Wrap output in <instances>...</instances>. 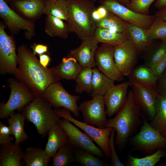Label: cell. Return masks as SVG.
I'll return each mask as SVG.
<instances>
[{"mask_svg": "<svg viewBox=\"0 0 166 166\" xmlns=\"http://www.w3.org/2000/svg\"><path fill=\"white\" fill-rule=\"evenodd\" d=\"M17 54L18 66L14 76L27 85L36 97L42 96L50 84L59 81L54 67H43L26 46L18 48Z\"/></svg>", "mask_w": 166, "mask_h": 166, "instance_id": "6da1fadb", "label": "cell"}, {"mask_svg": "<svg viewBox=\"0 0 166 166\" xmlns=\"http://www.w3.org/2000/svg\"><path fill=\"white\" fill-rule=\"evenodd\" d=\"M69 32L76 34L81 39L94 36L96 22L92 17L96 8L93 0H66Z\"/></svg>", "mask_w": 166, "mask_h": 166, "instance_id": "7a4b0ae2", "label": "cell"}, {"mask_svg": "<svg viewBox=\"0 0 166 166\" xmlns=\"http://www.w3.org/2000/svg\"><path fill=\"white\" fill-rule=\"evenodd\" d=\"M141 112L135 104L132 91L128 93L125 105L114 118L108 121L106 127L114 128L117 133L116 144L123 147L137 127Z\"/></svg>", "mask_w": 166, "mask_h": 166, "instance_id": "3957f363", "label": "cell"}, {"mask_svg": "<svg viewBox=\"0 0 166 166\" xmlns=\"http://www.w3.org/2000/svg\"><path fill=\"white\" fill-rule=\"evenodd\" d=\"M43 97H36L22 110L26 119L35 126L39 134L44 138L49 129L58 124L60 117Z\"/></svg>", "mask_w": 166, "mask_h": 166, "instance_id": "277c9868", "label": "cell"}, {"mask_svg": "<svg viewBox=\"0 0 166 166\" xmlns=\"http://www.w3.org/2000/svg\"><path fill=\"white\" fill-rule=\"evenodd\" d=\"M10 89L7 101L0 104V118H8L15 110H22L36 97L31 90L17 79L10 77L7 80Z\"/></svg>", "mask_w": 166, "mask_h": 166, "instance_id": "5b68a950", "label": "cell"}, {"mask_svg": "<svg viewBox=\"0 0 166 166\" xmlns=\"http://www.w3.org/2000/svg\"><path fill=\"white\" fill-rule=\"evenodd\" d=\"M143 124L139 132L131 140L134 149L151 154L158 149L166 148V138L153 128L141 114Z\"/></svg>", "mask_w": 166, "mask_h": 166, "instance_id": "8992f818", "label": "cell"}, {"mask_svg": "<svg viewBox=\"0 0 166 166\" xmlns=\"http://www.w3.org/2000/svg\"><path fill=\"white\" fill-rule=\"evenodd\" d=\"M54 110L59 117L68 120L82 130L98 145L105 156L108 159L110 158L111 153L109 145V139L112 128H96L84 122L79 121L73 118L70 111L65 108L55 109Z\"/></svg>", "mask_w": 166, "mask_h": 166, "instance_id": "52a82bcc", "label": "cell"}, {"mask_svg": "<svg viewBox=\"0 0 166 166\" xmlns=\"http://www.w3.org/2000/svg\"><path fill=\"white\" fill-rule=\"evenodd\" d=\"M42 97L55 109L61 107L65 108L71 112L75 117L79 116L77 101L80 97L69 94L60 81L50 84L46 89Z\"/></svg>", "mask_w": 166, "mask_h": 166, "instance_id": "ba28073f", "label": "cell"}, {"mask_svg": "<svg viewBox=\"0 0 166 166\" xmlns=\"http://www.w3.org/2000/svg\"><path fill=\"white\" fill-rule=\"evenodd\" d=\"M71 122L62 118L58 123L66 132L68 142L70 146L72 148L89 151L100 158L104 157L105 156L102 150L94 144L90 137Z\"/></svg>", "mask_w": 166, "mask_h": 166, "instance_id": "9c48e42d", "label": "cell"}, {"mask_svg": "<svg viewBox=\"0 0 166 166\" xmlns=\"http://www.w3.org/2000/svg\"><path fill=\"white\" fill-rule=\"evenodd\" d=\"M92 98L91 100L83 101L78 106L79 111L83 115V122L100 128H105L108 120L104 96L97 95Z\"/></svg>", "mask_w": 166, "mask_h": 166, "instance_id": "30bf717a", "label": "cell"}, {"mask_svg": "<svg viewBox=\"0 0 166 166\" xmlns=\"http://www.w3.org/2000/svg\"><path fill=\"white\" fill-rule=\"evenodd\" d=\"M102 4L109 12L124 21L148 29L155 18V15L141 14L129 9L121 4L116 0H104Z\"/></svg>", "mask_w": 166, "mask_h": 166, "instance_id": "8fae6325", "label": "cell"}, {"mask_svg": "<svg viewBox=\"0 0 166 166\" xmlns=\"http://www.w3.org/2000/svg\"><path fill=\"white\" fill-rule=\"evenodd\" d=\"M18 54L11 37L6 33L4 26H0V73L14 75L17 67Z\"/></svg>", "mask_w": 166, "mask_h": 166, "instance_id": "7c38bea8", "label": "cell"}, {"mask_svg": "<svg viewBox=\"0 0 166 166\" xmlns=\"http://www.w3.org/2000/svg\"><path fill=\"white\" fill-rule=\"evenodd\" d=\"M113 47L102 43L96 51L95 59L97 68L102 73L114 81L120 82L124 77L115 62Z\"/></svg>", "mask_w": 166, "mask_h": 166, "instance_id": "4fadbf2b", "label": "cell"}, {"mask_svg": "<svg viewBox=\"0 0 166 166\" xmlns=\"http://www.w3.org/2000/svg\"><path fill=\"white\" fill-rule=\"evenodd\" d=\"M139 51L130 39L114 46L115 62L124 76H128L134 68Z\"/></svg>", "mask_w": 166, "mask_h": 166, "instance_id": "5bb4252c", "label": "cell"}, {"mask_svg": "<svg viewBox=\"0 0 166 166\" xmlns=\"http://www.w3.org/2000/svg\"><path fill=\"white\" fill-rule=\"evenodd\" d=\"M134 102L141 112L150 119L154 117L158 93L154 87L137 84L132 86Z\"/></svg>", "mask_w": 166, "mask_h": 166, "instance_id": "9a60e30c", "label": "cell"}, {"mask_svg": "<svg viewBox=\"0 0 166 166\" xmlns=\"http://www.w3.org/2000/svg\"><path fill=\"white\" fill-rule=\"evenodd\" d=\"M129 85L128 81L114 85L104 96L106 112L108 117L118 113L125 105L127 100Z\"/></svg>", "mask_w": 166, "mask_h": 166, "instance_id": "2e32d148", "label": "cell"}, {"mask_svg": "<svg viewBox=\"0 0 166 166\" xmlns=\"http://www.w3.org/2000/svg\"><path fill=\"white\" fill-rule=\"evenodd\" d=\"M81 40L80 45L76 49H72L70 53L83 68L96 67L95 54L98 47V43L94 36H87Z\"/></svg>", "mask_w": 166, "mask_h": 166, "instance_id": "e0dca14e", "label": "cell"}, {"mask_svg": "<svg viewBox=\"0 0 166 166\" xmlns=\"http://www.w3.org/2000/svg\"><path fill=\"white\" fill-rule=\"evenodd\" d=\"M0 15L11 29L15 30L22 29L27 31L28 35H31L33 33V24L24 19L15 13L4 0H0Z\"/></svg>", "mask_w": 166, "mask_h": 166, "instance_id": "ac0fdd59", "label": "cell"}, {"mask_svg": "<svg viewBox=\"0 0 166 166\" xmlns=\"http://www.w3.org/2000/svg\"><path fill=\"white\" fill-rule=\"evenodd\" d=\"M12 142L0 147V166H22L24 151L20 145Z\"/></svg>", "mask_w": 166, "mask_h": 166, "instance_id": "d6986e66", "label": "cell"}, {"mask_svg": "<svg viewBox=\"0 0 166 166\" xmlns=\"http://www.w3.org/2000/svg\"><path fill=\"white\" fill-rule=\"evenodd\" d=\"M54 68L59 80L65 79L76 81L83 68L70 53L63 57L60 63Z\"/></svg>", "mask_w": 166, "mask_h": 166, "instance_id": "ffe728a7", "label": "cell"}, {"mask_svg": "<svg viewBox=\"0 0 166 166\" xmlns=\"http://www.w3.org/2000/svg\"><path fill=\"white\" fill-rule=\"evenodd\" d=\"M128 76L130 86L137 84L155 88L159 79L151 69L145 65L134 68Z\"/></svg>", "mask_w": 166, "mask_h": 166, "instance_id": "44dd1931", "label": "cell"}, {"mask_svg": "<svg viewBox=\"0 0 166 166\" xmlns=\"http://www.w3.org/2000/svg\"><path fill=\"white\" fill-rule=\"evenodd\" d=\"M48 140L44 150L47 155L52 157L58 150L68 142L67 134L58 124L49 129Z\"/></svg>", "mask_w": 166, "mask_h": 166, "instance_id": "7402d4cb", "label": "cell"}, {"mask_svg": "<svg viewBox=\"0 0 166 166\" xmlns=\"http://www.w3.org/2000/svg\"><path fill=\"white\" fill-rule=\"evenodd\" d=\"M114 81L102 73L97 68H93L90 96L92 97L97 95L104 96L115 85Z\"/></svg>", "mask_w": 166, "mask_h": 166, "instance_id": "603a6c76", "label": "cell"}, {"mask_svg": "<svg viewBox=\"0 0 166 166\" xmlns=\"http://www.w3.org/2000/svg\"><path fill=\"white\" fill-rule=\"evenodd\" d=\"M50 158L44 149L30 147L24 151L22 160L26 166H47L49 163Z\"/></svg>", "mask_w": 166, "mask_h": 166, "instance_id": "cb8c5ba5", "label": "cell"}, {"mask_svg": "<svg viewBox=\"0 0 166 166\" xmlns=\"http://www.w3.org/2000/svg\"><path fill=\"white\" fill-rule=\"evenodd\" d=\"M26 118L22 113H12L8 118L11 134L14 137L15 142L17 144L23 143L27 140L29 136L24 129Z\"/></svg>", "mask_w": 166, "mask_h": 166, "instance_id": "d4e9b609", "label": "cell"}, {"mask_svg": "<svg viewBox=\"0 0 166 166\" xmlns=\"http://www.w3.org/2000/svg\"><path fill=\"white\" fill-rule=\"evenodd\" d=\"M155 130L162 134L166 131V96L158 94L155 113L149 123Z\"/></svg>", "mask_w": 166, "mask_h": 166, "instance_id": "484cf974", "label": "cell"}, {"mask_svg": "<svg viewBox=\"0 0 166 166\" xmlns=\"http://www.w3.org/2000/svg\"><path fill=\"white\" fill-rule=\"evenodd\" d=\"M94 37L98 43L114 46L130 39L128 34L120 33L109 30L97 27Z\"/></svg>", "mask_w": 166, "mask_h": 166, "instance_id": "4316f807", "label": "cell"}, {"mask_svg": "<svg viewBox=\"0 0 166 166\" xmlns=\"http://www.w3.org/2000/svg\"><path fill=\"white\" fill-rule=\"evenodd\" d=\"M63 20L50 15L46 19L45 31L49 35L66 39L70 33L68 24Z\"/></svg>", "mask_w": 166, "mask_h": 166, "instance_id": "83f0119b", "label": "cell"}, {"mask_svg": "<svg viewBox=\"0 0 166 166\" xmlns=\"http://www.w3.org/2000/svg\"><path fill=\"white\" fill-rule=\"evenodd\" d=\"M127 25L130 39L139 51L144 49L152 42L147 35L146 29L128 22Z\"/></svg>", "mask_w": 166, "mask_h": 166, "instance_id": "f1b7e54d", "label": "cell"}, {"mask_svg": "<svg viewBox=\"0 0 166 166\" xmlns=\"http://www.w3.org/2000/svg\"><path fill=\"white\" fill-rule=\"evenodd\" d=\"M45 0H18L15 2L17 8L26 16L35 17L43 13Z\"/></svg>", "mask_w": 166, "mask_h": 166, "instance_id": "f546056e", "label": "cell"}, {"mask_svg": "<svg viewBox=\"0 0 166 166\" xmlns=\"http://www.w3.org/2000/svg\"><path fill=\"white\" fill-rule=\"evenodd\" d=\"M43 13L67 21L68 14L66 0H45Z\"/></svg>", "mask_w": 166, "mask_h": 166, "instance_id": "4dcf8cb0", "label": "cell"}, {"mask_svg": "<svg viewBox=\"0 0 166 166\" xmlns=\"http://www.w3.org/2000/svg\"><path fill=\"white\" fill-rule=\"evenodd\" d=\"M96 27L118 33L128 34L127 22L109 11L105 18L96 22Z\"/></svg>", "mask_w": 166, "mask_h": 166, "instance_id": "1f68e13d", "label": "cell"}, {"mask_svg": "<svg viewBox=\"0 0 166 166\" xmlns=\"http://www.w3.org/2000/svg\"><path fill=\"white\" fill-rule=\"evenodd\" d=\"M75 162L83 166H109L108 163L102 160L92 153L83 149L72 148Z\"/></svg>", "mask_w": 166, "mask_h": 166, "instance_id": "d6a6232c", "label": "cell"}, {"mask_svg": "<svg viewBox=\"0 0 166 166\" xmlns=\"http://www.w3.org/2000/svg\"><path fill=\"white\" fill-rule=\"evenodd\" d=\"M52 158L53 166H67L75 162L72 147L68 142L61 147Z\"/></svg>", "mask_w": 166, "mask_h": 166, "instance_id": "836d02e7", "label": "cell"}, {"mask_svg": "<svg viewBox=\"0 0 166 166\" xmlns=\"http://www.w3.org/2000/svg\"><path fill=\"white\" fill-rule=\"evenodd\" d=\"M166 156L164 149H158L154 153L146 156L138 158L129 155L128 165L129 166H154L164 157Z\"/></svg>", "mask_w": 166, "mask_h": 166, "instance_id": "e575fe53", "label": "cell"}, {"mask_svg": "<svg viewBox=\"0 0 166 166\" xmlns=\"http://www.w3.org/2000/svg\"><path fill=\"white\" fill-rule=\"evenodd\" d=\"M93 68L90 67L83 68L79 73L76 80L75 91L81 94L83 92L90 94L92 90Z\"/></svg>", "mask_w": 166, "mask_h": 166, "instance_id": "d590c367", "label": "cell"}, {"mask_svg": "<svg viewBox=\"0 0 166 166\" xmlns=\"http://www.w3.org/2000/svg\"><path fill=\"white\" fill-rule=\"evenodd\" d=\"M146 32L152 41L156 39H162L166 37V22L155 16L151 26L146 29Z\"/></svg>", "mask_w": 166, "mask_h": 166, "instance_id": "8d00e7d4", "label": "cell"}, {"mask_svg": "<svg viewBox=\"0 0 166 166\" xmlns=\"http://www.w3.org/2000/svg\"><path fill=\"white\" fill-rule=\"evenodd\" d=\"M155 0H130L127 5L129 9L136 12L148 14L149 8Z\"/></svg>", "mask_w": 166, "mask_h": 166, "instance_id": "74e56055", "label": "cell"}, {"mask_svg": "<svg viewBox=\"0 0 166 166\" xmlns=\"http://www.w3.org/2000/svg\"><path fill=\"white\" fill-rule=\"evenodd\" d=\"M166 55V45L163 42L151 54L147 60L145 65L150 67L157 63Z\"/></svg>", "mask_w": 166, "mask_h": 166, "instance_id": "f35d334b", "label": "cell"}, {"mask_svg": "<svg viewBox=\"0 0 166 166\" xmlns=\"http://www.w3.org/2000/svg\"><path fill=\"white\" fill-rule=\"evenodd\" d=\"M115 130L113 128L109 139V145L110 149L111 158L110 165L112 166H124L118 158L115 149L114 143Z\"/></svg>", "mask_w": 166, "mask_h": 166, "instance_id": "ab89813d", "label": "cell"}, {"mask_svg": "<svg viewBox=\"0 0 166 166\" xmlns=\"http://www.w3.org/2000/svg\"><path fill=\"white\" fill-rule=\"evenodd\" d=\"M12 136L9 126L0 122V144L4 145L12 142L14 137Z\"/></svg>", "mask_w": 166, "mask_h": 166, "instance_id": "60d3db41", "label": "cell"}, {"mask_svg": "<svg viewBox=\"0 0 166 166\" xmlns=\"http://www.w3.org/2000/svg\"><path fill=\"white\" fill-rule=\"evenodd\" d=\"M109 11L103 5H101L97 8H96L92 13V17L96 22H99L105 18Z\"/></svg>", "mask_w": 166, "mask_h": 166, "instance_id": "b9f144b4", "label": "cell"}, {"mask_svg": "<svg viewBox=\"0 0 166 166\" xmlns=\"http://www.w3.org/2000/svg\"><path fill=\"white\" fill-rule=\"evenodd\" d=\"M150 68L159 78L166 69V55Z\"/></svg>", "mask_w": 166, "mask_h": 166, "instance_id": "7bdbcfd3", "label": "cell"}, {"mask_svg": "<svg viewBox=\"0 0 166 166\" xmlns=\"http://www.w3.org/2000/svg\"><path fill=\"white\" fill-rule=\"evenodd\" d=\"M158 79L159 85L156 90L158 94L166 96V69Z\"/></svg>", "mask_w": 166, "mask_h": 166, "instance_id": "ee69618b", "label": "cell"}, {"mask_svg": "<svg viewBox=\"0 0 166 166\" xmlns=\"http://www.w3.org/2000/svg\"><path fill=\"white\" fill-rule=\"evenodd\" d=\"M33 49V53L35 55L36 54L39 55L43 54L48 51V47L46 45L34 44L31 46Z\"/></svg>", "mask_w": 166, "mask_h": 166, "instance_id": "f6af8a7d", "label": "cell"}, {"mask_svg": "<svg viewBox=\"0 0 166 166\" xmlns=\"http://www.w3.org/2000/svg\"><path fill=\"white\" fill-rule=\"evenodd\" d=\"M50 61L51 59L49 55L46 54L40 55L39 62L43 67L46 68Z\"/></svg>", "mask_w": 166, "mask_h": 166, "instance_id": "bcb514c9", "label": "cell"}, {"mask_svg": "<svg viewBox=\"0 0 166 166\" xmlns=\"http://www.w3.org/2000/svg\"><path fill=\"white\" fill-rule=\"evenodd\" d=\"M155 16L166 22V7L160 9L157 11Z\"/></svg>", "mask_w": 166, "mask_h": 166, "instance_id": "7dc6e473", "label": "cell"}, {"mask_svg": "<svg viewBox=\"0 0 166 166\" xmlns=\"http://www.w3.org/2000/svg\"><path fill=\"white\" fill-rule=\"evenodd\" d=\"M155 6L160 9L166 7V0H156Z\"/></svg>", "mask_w": 166, "mask_h": 166, "instance_id": "c3c4849f", "label": "cell"}, {"mask_svg": "<svg viewBox=\"0 0 166 166\" xmlns=\"http://www.w3.org/2000/svg\"><path fill=\"white\" fill-rule=\"evenodd\" d=\"M122 3L126 5V6L129 3L130 0H118Z\"/></svg>", "mask_w": 166, "mask_h": 166, "instance_id": "681fc988", "label": "cell"}, {"mask_svg": "<svg viewBox=\"0 0 166 166\" xmlns=\"http://www.w3.org/2000/svg\"><path fill=\"white\" fill-rule=\"evenodd\" d=\"M162 42L166 45V37L161 39Z\"/></svg>", "mask_w": 166, "mask_h": 166, "instance_id": "f907efd6", "label": "cell"}, {"mask_svg": "<svg viewBox=\"0 0 166 166\" xmlns=\"http://www.w3.org/2000/svg\"><path fill=\"white\" fill-rule=\"evenodd\" d=\"M162 135L165 138H166V131L164 132Z\"/></svg>", "mask_w": 166, "mask_h": 166, "instance_id": "816d5d0a", "label": "cell"}, {"mask_svg": "<svg viewBox=\"0 0 166 166\" xmlns=\"http://www.w3.org/2000/svg\"><path fill=\"white\" fill-rule=\"evenodd\" d=\"M94 1H98L102 2L104 0H93Z\"/></svg>", "mask_w": 166, "mask_h": 166, "instance_id": "f5cc1de1", "label": "cell"}, {"mask_svg": "<svg viewBox=\"0 0 166 166\" xmlns=\"http://www.w3.org/2000/svg\"><path fill=\"white\" fill-rule=\"evenodd\" d=\"M11 0H7V1H11Z\"/></svg>", "mask_w": 166, "mask_h": 166, "instance_id": "db71d44e", "label": "cell"}, {"mask_svg": "<svg viewBox=\"0 0 166 166\" xmlns=\"http://www.w3.org/2000/svg\"><path fill=\"white\" fill-rule=\"evenodd\" d=\"M165 166H166V164L165 165Z\"/></svg>", "mask_w": 166, "mask_h": 166, "instance_id": "11a10c76", "label": "cell"}]
</instances>
